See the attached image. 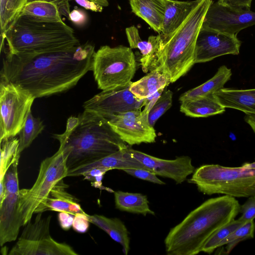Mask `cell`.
<instances>
[{"instance_id": "ba28073f", "label": "cell", "mask_w": 255, "mask_h": 255, "mask_svg": "<svg viewBox=\"0 0 255 255\" xmlns=\"http://www.w3.org/2000/svg\"><path fill=\"white\" fill-rule=\"evenodd\" d=\"M136 70L135 55L130 47L104 45L93 54L92 71L102 91L129 84Z\"/></svg>"}, {"instance_id": "8992f818", "label": "cell", "mask_w": 255, "mask_h": 255, "mask_svg": "<svg viewBox=\"0 0 255 255\" xmlns=\"http://www.w3.org/2000/svg\"><path fill=\"white\" fill-rule=\"evenodd\" d=\"M188 181L208 195L222 194L235 198L255 196V168L205 164L196 169Z\"/></svg>"}, {"instance_id": "4316f807", "label": "cell", "mask_w": 255, "mask_h": 255, "mask_svg": "<svg viewBox=\"0 0 255 255\" xmlns=\"http://www.w3.org/2000/svg\"><path fill=\"white\" fill-rule=\"evenodd\" d=\"M232 74L231 69L225 65H222L211 79L203 84L185 92L180 96L179 100L182 102L189 99L214 94L224 88L225 84L230 80Z\"/></svg>"}, {"instance_id": "ee69618b", "label": "cell", "mask_w": 255, "mask_h": 255, "mask_svg": "<svg viewBox=\"0 0 255 255\" xmlns=\"http://www.w3.org/2000/svg\"><path fill=\"white\" fill-rule=\"evenodd\" d=\"M245 121L250 126L255 133V116H247L245 117Z\"/></svg>"}, {"instance_id": "e0dca14e", "label": "cell", "mask_w": 255, "mask_h": 255, "mask_svg": "<svg viewBox=\"0 0 255 255\" xmlns=\"http://www.w3.org/2000/svg\"><path fill=\"white\" fill-rule=\"evenodd\" d=\"M128 147L105 157L71 169L68 170L67 176H82L85 172L95 167L107 168L110 170L114 169L122 170L131 168L148 169L129 154L127 150Z\"/></svg>"}, {"instance_id": "bcb514c9", "label": "cell", "mask_w": 255, "mask_h": 255, "mask_svg": "<svg viewBox=\"0 0 255 255\" xmlns=\"http://www.w3.org/2000/svg\"><path fill=\"white\" fill-rule=\"evenodd\" d=\"M33 0H28V2L31 1H33ZM44 0L51 1H53L55 3H56L58 1L62 0ZM66 0L69 1V0Z\"/></svg>"}, {"instance_id": "52a82bcc", "label": "cell", "mask_w": 255, "mask_h": 255, "mask_svg": "<svg viewBox=\"0 0 255 255\" xmlns=\"http://www.w3.org/2000/svg\"><path fill=\"white\" fill-rule=\"evenodd\" d=\"M68 152L59 146L53 155L41 163L35 182L29 189L20 190L18 213L23 226L31 219L34 214L42 210L52 189L67 177Z\"/></svg>"}, {"instance_id": "5bb4252c", "label": "cell", "mask_w": 255, "mask_h": 255, "mask_svg": "<svg viewBox=\"0 0 255 255\" xmlns=\"http://www.w3.org/2000/svg\"><path fill=\"white\" fill-rule=\"evenodd\" d=\"M108 120L114 131L129 145L155 141V130L149 123L148 117L143 116L140 110L116 114Z\"/></svg>"}, {"instance_id": "4fadbf2b", "label": "cell", "mask_w": 255, "mask_h": 255, "mask_svg": "<svg viewBox=\"0 0 255 255\" xmlns=\"http://www.w3.org/2000/svg\"><path fill=\"white\" fill-rule=\"evenodd\" d=\"M255 25V11L225 5L218 1L210 5L202 26L236 35L242 30Z\"/></svg>"}, {"instance_id": "836d02e7", "label": "cell", "mask_w": 255, "mask_h": 255, "mask_svg": "<svg viewBox=\"0 0 255 255\" xmlns=\"http://www.w3.org/2000/svg\"><path fill=\"white\" fill-rule=\"evenodd\" d=\"M173 94V92L170 90L163 92L149 111L148 120L152 127H154L157 121L171 107Z\"/></svg>"}, {"instance_id": "d4e9b609", "label": "cell", "mask_w": 255, "mask_h": 255, "mask_svg": "<svg viewBox=\"0 0 255 255\" xmlns=\"http://www.w3.org/2000/svg\"><path fill=\"white\" fill-rule=\"evenodd\" d=\"M168 77L157 69L150 71L139 80L132 82L130 91L138 99H144L169 85Z\"/></svg>"}, {"instance_id": "484cf974", "label": "cell", "mask_w": 255, "mask_h": 255, "mask_svg": "<svg viewBox=\"0 0 255 255\" xmlns=\"http://www.w3.org/2000/svg\"><path fill=\"white\" fill-rule=\"evenodd\" d=\"M20 15L40 22L63 21L57 5L51 1L38 0L29 1L23 7Z\"/></svg>"}, {"instance_id": "6da1fadb", "label": "cell", "mask_w": 255, "mask_h": 255, "mask_svg": "<svg viewBox=\"0 0 255 255\" xmlns=\"http://www.w3.org/2000/svg\"><path fill=\"white\" fill-rule=\"evenodd\" d=\"M94 46L89 43L33 55L5 53L0 80L12 83L35 98L68 90L92 70Z\"/></svg>"}, {"instance_id": "d590c367", "label": "cell", "mask_w": 255, "mask_h": 255, "mask_svg": "<svg viewBox=\"0 0 255 255\" xmlns=\"http://www.w3.org/2000/svg\"><path fill=\"white\" fill-rule=\"evenodd\" d=\"M109 170L107 168L95 167L85 172L82 176L85 179L90 181L93 186L101 189L102 179L105 173Z\"/></svg>"}, {"instance_id": "f35d334b", "label": "cell", "mask_w": 255, "mask_h": 255, "mask_svg": "<svg viewBox=\"0 0 255 255\" xmlns=\"http://www.w3.org/2000/svg\"><path fill=\"white\" fill-rule=\"evenodd\" d=\"M90 223L89 215L85 212L78 213L74 215L72 228L76 232L85 233L88 230Z\"/></svg>"}, {"instance_id": "9a60e30c", "label": "cell", "mask_w": 255, "mask_h": 255, "mask_svg": "<svg viewBox=\"0 0 255 255\" xmlns=\"http://www.w3.org/2000/svg\"><path fill=\"white\" fill-rule=\"evenodd\" d=\"M241 45L236 35L202 26L196 43L195 63L209 62L225 55H238Z\"/></svg>"}, {"instance_id": "8fae6325", "label": "cell", "mask_w": 255, "mask_h": 255, "mask_svg": "<svg viewBox=\"0 0 255 255\" xmlns=\"http://www.w3.org/2000/svg\"><path fill=\"white\" fill-rule=\"evenodd\" d=\"M17 159L8 169L3 177L5 195L0 203V245L16 240L23 226L18 213L19 189Z\"/></svg>"}, {"instance_id": "cb8c5ba5", "label": "cell", "mask_w": 255, "mask_h": 255, "mask_svg": "<svg viewBox=\"0 0 255 255\" xmlns=\"http://www.w3.org/2000/svg\"><path fill=\"white\" fill-rule=\"evenodd\" d=\"M90 221L120 244L123 252L127 255L130 250L129 232L125 224L117 218H108L103 215H89Z\"/></svg>"}, {"instance_id": "7402d4cb", "label": "cell", "mask_w": 255, "mask_h": 255, "mask_svg": "<svg viewBox=\"0 0 255 255\" xmlns=\"http://www.w3.org/2000/svg\"><path fill=\"white\" fill-rule=\"evenodd\" d=\"M67 185L62 180L52 189L46 200L42 213L46 211L66 212L75 215L83 213L78 200L68 192L66 189Z\"/></svg>"}, {"instance_id": "60d3db41", "label": "cell", "mask_w": 255, "mask_h": 255, "mask_svg": "<svg viewBox=\"0 0 255 255\" xmlns=\"http://www.w3.org/2000/svg\"><path fill=\"white\" fill-rule=\"evenodd\" d=\"M68 18L75 24L78 26L84 25L87 21L86 13L80 9H74L70 11Z\"/></svg>"}, {"instance_id": "7bdbcfd3", "label": "cell", "mask_w": 255, "mask_h": 255, "mask_svg": "<svg viewBox=\"0 0 255 255\" xmlns=\"http://www.w3.org/2000/svg\"><path fill=\"white\" fill-rule=\"evenodd\" d=\"M253 0H218V1L224 5L244 9H251Z\"/></svg>"}, {"instance_id": "9c48e42d", "label": "cell", "mask_w": 255, "mask_h": 255, "mask_svg": "<svg viewBox=\"0 0 255 255\" xmlns=\"http://www.w3.org/2000/svg\"><path fill=\"white\" fill-rule=\"evenodd\" d=\"M30 93L12 83L0 80V143L18 134L34 100Z\"/></svg>"}, {"instance_id": "ffe728a7", "label": "cell", "mask_w": 255, "mask_h": 255, "mask_svg": "<svg viewBox=\"0 0 255 255\" xmlns=\"http://www.w3.org/2000/svg\"><path fill=\"white\" fill-rule=\"evenodd\" d=\"M200 0H165V7L160 34L166 36L174 31L187 18Z\"/></svg>"}, {"instance_id": "ab89813d", "label": "cell", "mask_w": 255, "mask_h": 255, "mask_svg": "<svg viewBox=\"0 0 255 255\" xmlns=\"http://www.w3.org/2000/svg\"><path fill=\"white\" fill-rule=\"evenodd\" d=\"M163 91L164 89H160L153 94L143 100L142 106V107H144V108L141 111V113L143 116L148 117L149 111L162 95Z\"/></svg>"}, {"instance_id": "f6af8a7d", "label": "cell", "mask_w": 255, "mask_h": 255, "mask_svg": "<svg viewBox=\"0 0 255 255\" xmlns=\"http://www.w3.org/2000/svg\"><path fill=\"white\" fill-rule=\"evenodd\" d=\"M242 166L246 168H255V161L253 162H245L242 165Z\"/></svg>"}, {"instance_id": "4dcf8cb0", "label": "cell", "mask_w": 255, "mask_h": 255, "mask_svg": "<svg viewBox=\"0 0 255 255\" xmlns=\"http://www.w3.org/2000/svg\"><path fill=\"white\" fill-rule=\"evenodd\" d=\"M0 144V181H1L9 167L17 159H19L20 154L18 153L19 139L15 136L3 141Z\"/></svg>"}, {"instance_id": "7c38bea8", "label": "cell", "mask_w": 255, "mask_h": 255, "mask_svg": "<svg viewBox=\"0 0 255 255\" xmlns=\"http://www.w3.org/2000/svg\"><path fill=\"white\" fill-rule=\"evenodd\" d=\"M132 82L124 86L102 91L85 102L84 110L94 112L108 119L113 115L139 110L144 99L137 98L129 90Z\"/></svg>"}, {"instance_id": "1f68e13d", "label": "cell", "mask_w": 255, "mask_h": 255, "mask_svg": "<svg viewBox=\"0 0 255 255\" xmlns=\"http://www.w3.org/2000/svg\"><path fill=\"white\" fill-rule=\"evenodd\" d=\"M245 223L239 219H234L223 226L208 239L202 248V252L207 254L212 253L216 249L219 248L220 244L225 239Z\"/></svg>"}, {"instance_id": "e575fe53", "label": "cell", "mask_w": 255, "mask_h": 255, "mask_svg": "<svg viewBox=\"0 0 255 255\" xmlns=\"http://www.w3.org/2000/svg\"><path fill=\"white\" fill-rule=\"evenodd\" d=\"M122 170L131 176L141 180L159 185L165 184L164 182L157 177L155 173L146 169L131 168L124 169Z\"/></svg>"}, {"instance_id": "d6986e66", "label": "cell", "mask_w": 255, "mask_h": 255, "mask_svg": "<svg viewBox=\"0 0 255 255\" xmlns=\"http://www.w3.org/2000/svg\"><path fill=\"white\" fill-rule=\"evenodd\" d=\"M214 95L225 108L242 111L247 116H255V89L238 90L224 88Z\"/></svg>"}, {"instance_id": "2e32d148", "label": "cell", "mask_w": 255, "mask_h": 255, "mask_svg": "<svg viewBox=\"0 0 255 255\" xmlns=\"http://www.w3.org/2000/svg\"><path fill=\"white\" fill-rule=\"evenodd\" d=\"M127 150L132 157L148 170L158 176L174 180L177 184L184 182L195 170L192 163V159L188 156H181L174 159L168 160L151 156L133 149L129 146Z\"/></svg>"}, {"instance_id": "83f0119b", "label": "cell", "mask_w": 255, "mask_h": 255, "mask_svg": "<svg viewBox=\"0 0 255 255\" xmlns=\"http://www.w3.org/2000/svg\"><path fill=\"white\" fill-rule=\"evenodd\" d=\"M116 208L122 211L134 214L154 215L150 209L147 196L140 193H129L122 191L114 192Z\"/></svg>"}, {"instance_id": "5b68a950", "label": "cell", "mask_w": 255, "mask_h": 255, "mask_svg": "<svg viewBox=\"0 0 255 255\" xmlns=\"http://www.w3.org/2000/svg\"><path fill=\"white\" fill-rule=\"evenodd\" d=\"M81 121L67 140L60 143L68 153L70 170L113 154L128 146L114 131L107 119L84 110Z\"/></svg>"}, {"instance_id": "603a6c76", "label": "cell", "mask_w": 255, "mask_h": 255, "mask_svg": "<svg viewBox=\"0 0 255 255\" xmlns=\"http://www.w3.org/2000/svg\"><path fill=\"white\" fill-rule=\"evenodd\" d=\"M225 108L217 100L214 94L189 99L181 102L180 111L193 118H205L221 114Z\"/></svg>"}, {"instance_id": "74e56055", "label": "cell", "mask_w": 255, "mask_h": 255, "mask_svg": "<svg viewBox=\"0 0 255 255\" xmlns=\"http://www.w3.org/2000/svg\"><path fill=\"white\" fill-rule=\"evenodd\" d=\"M80 121L81 117L80 115L77 117H70L67 120L66 130L64 133L62 134H54L53 137L57 139L59 143L64 142L78 126Z\"/></svg>"}, {"instance_id": "ac0fdd59", "label": "cell", "mask_w": 255, "mask_h": 255, "mask_svg": "<svg viewBox=\"0 0 255 255\" xmlns=\"http://www.w3.org/2000/svg\"><path fill=\"white\" fill-rule=\"evenodd\" d=\"M126 33L130 47L137 48L142 55L140 62L143 72L146 73L153 70L161 40L160 34L151 35L147 40H143L140 37L137 28L134 25L126 28Z\"/></svg>"}, {"instance_id": "d6a6232c", "label": "cell", "mask_w": 255, "mask_h": 255, "mask_svg": "<svg viewBox=\"0 0 255 255\" xmlns=\"http://www.w3.org/2000/svg\"><path fill=\"white\" fill-rule=\"evenodd\" d=\"M255 231L254 220L247 222L225 239L220 244L219 248L226 245V252L228 254L240 242L253 239Z\"/></svg>"}, {"instance_id": "3957f363", "label": "cell", "mask_w": 255, "mask_h": 255, "mask_svg": "<svg viewBox=\"0 0 255 255\" xmlns=\"http://www.w3.org/2000/svg\"><path fill=\"white\" fill-rule=\"evenodd\" d=\"M15 55H33L69 49L80 45L74 30L63 21L45 22L19 15L1 38Z\"/></svg>"}, {"instance_id": "8d00e7d4", "label": "cell", "mask_w": 255, "mask_h": 255, "mask_svg": "<svg viewBox=\"0 0 255 255\" xmlns=\"http://www.w3.org/2000/svg\"><path fill=\"white\" fill-rule=\"evenodd\" d=\"M240 213L241 217L239 219L245 222L254 220L255 218V196L248 197V199L241 205Z\"/></svg>"}, {"instance_id": "f546056e", "label": "cell", "mask_w": 255, "mask_h": 255, "mask_svg": "<svg viewBox=\"0 0 255 255\" xmlns=\"http://www.w3.org/2000/svg\"><path fill=\"white\" fill-rule=\"evenodd\" d=\"M45 126L39 118H35L29 113L26 121L18 133L19 146L18 153L29 147L33 141L44 129Z\"/></svg>"}, {"instance_id": "b9f144b4", "label": "cell", "mask_w": 255, "mask_h": 255, "mask_svg": "<svg viewBox=\"0 0 255 255\" xmlns=\"http://www.w3.org/2000/svg\"><path fill=\"white\" fill-rule=\"evenodd\" d=\"M74 215L66 212H59L58 220L61 228L65 231L69 230L72 227Z\"/></svg>"}, {"instance_id": "44dd1931", "label": "cell", "mask_w": 255, "mask_h": 255, "mask_svg": "<svg viewBox=\"0 0 255 255\" xmlns=\"http://www.w3.org/2000/svg\"><path fill=\"white\" fill-rule=\"evenodd\" d=\"M132 11L160 34L165 7V0H128Z\"/></svg>"}, {"instance_id": "7a4b0ae2", "label": "cell", "mask_w": 255, "mask_h": 255, "mask_svg": "<svg viewBox=\"0 0 255 255\" xmlns=\"http://www.w3.org/2000/svg\"><path fill=\"white\" fill-rule=\"evenodd\" d=\"M240 208L235 197L227 195L207 200L170 230L164 240L166 254H198L216 231L235 219Z\"/></svg>"}, {"instance_id": "30bf717a", "label": "cell", "mask_w": 255, "mask_h": 255, "mask_svg": "<svg viewBox=\"0 0 255 255\" xmlns=\"http://www.w3.org/2000/svg\"><path fill=\"white\" fill-rule=\"evenodd\" d=\"M37 213L33 222L29 221L13 246L9 255H77L69 245L59 243L50 234L51 216L43 217Z\"/></svg>"}, {"instance_id": "277c9868", "label": "cell", "mask_w": 255, "mask_h": 255, "mask_svg": "<svg viewBox=\"0 0 255 255\" xmlns=\"http://www.w3.org/2000/svg\"><path fill=\"white\" fill-rule=\"evenodd\" d=\"M212 2V0H200L174 31L166 36L160 34L154 69L166 75L171 83L185 75L195 64L197 39Z\"/></svg>"}, {"instance_id": "f1b7e54d", "label": "cell", "mask_w": 255, "mask_h": 255, "mask_svg": "<svg viewBox=\"0 0 255 255\" xmlns=\"http://www.w3.org/2000/svg\"><path fill=\"white\" fill-rule=\"evenodd\" d=\"M28 0H0L1 38L19 17Z\"/></svg>"}]
</instances>
